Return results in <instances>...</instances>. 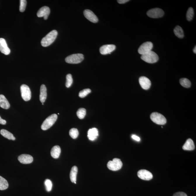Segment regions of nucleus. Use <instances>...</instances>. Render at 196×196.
Masks as SVG:
<instances>
[{"label":"nucleus","mask_w":196,"mask_h":196,"mask_svg":"<svg viewBox=\"0 0 196 196\" xmlns=\"http://www.w3.org/2000/svg\"><path fill=\"white\" fill-rule=\"evenodd\" d=\"M0 107L5 110H7L10 107L9 103L5 97L2 95H0Z\"/></svg>","instance_id":"412c9836"},{"label":"nucleus","mask_w":196,"mask_h":196,"mask_svg":"<svg viewBox=\"0 0 196 196\" xmlns=\"http://www.w3.org/2000/svg\"><path fill=\"white\" fill-rule=\"evenodd\" d=\"M147 14L149 17L158 18L162 17L164 14V12L161 9L157 8L149 10L148 11Z\"/></svg>","instance_id":"1a4fd4ad"},{"label":"nucleus","mask_w":196,"mask_h":196,"mask_svg":"<svg viewBox=\"0 0 196 196\" xmlns=\"http://www.w3.org/2000/svg\"><path fill=\"white\" fill-rule=\"evenodd\" d=\"M179 81L180 84L184 87L188 88L190 87L191 86V82L186 78L181 79Z\"/></svg>","instance_id":"a878e982"},{"label":"nucleus","mask_w":196,"mask_h":196,"mask_svg":"<svg viewBox=\"0 0 196 196\" xmlns=\"http://www.w3.org/2000/svg\"><path fill=\"white\" fill-rule=\"evenodd\" d=\"M193 52L194 53H196V46H195V47H194V48L193 49Z\"/></svg>","instance_id":"4c0bfd02"},{"label":"nucleus","mask_w":196,"mask_h":196,"mask_svg":"<svg viewBox=\"0 0 196 196\" xmlns=\"http://www.w3.org/2000/svg\"><path fill=\"white\" fill-rule=\"evenodd\" d=\"M175 35L179 38H183L184 36L183 30L180 26L177 25L174 30Z\"/></svg>","instance_id":"b1692460"},{"label":"nucleus","mask_w":196,"mask_h":196,"mask_svg":"<svg viewBox=\"0 0 196 196\" xmlns=\"http://www.w3.org/2000/svg\"><path fill=\"white\" fill-rule=\"evenodd\" d=\"M194 15V11L192 7H190L188 9L186 14V18L188 20L191 21L192 20Z\"/></svg>","instance_id":"cd10ccee"},{"label":"nucleus","mask_w":196,"mask_h":196,"mask_svg":"<svg viewBox=\"0 0 196 196\" xmlns=\"http://www.w3.org/2000/svg\"><path fill=\"white\" fill-rule=\"evenodd\" d=\"M78 172L77 167L76 166H74L71 169L70 174V178L71 181L73 183L76 184V178Z\"/></svg>","instance_id":"4be33fe9"},{"label":"nucleus","mask_w":196,"mask_h":196,"mask_svg":"<svg viewBox=\"0 0 196 196\" xmlns=\"http://www.w3.org/2000/svg\"><path fill=\"white\" fill-rule=\"evenodd\" d=\"M98 136V129L96 128H93L89 130L88 132V137L89 140L94 141Z\"/></svg>","instance_id":"f3484780"},{"label":"nucleus","mask_w":196,"mask_h":196,"mask_svg":"<svg viewBox=\"0 0 196 196\" xmlns=\"http://www.w3.org/2000/svg\"><path fill=\"white\" fill-rule=\"evenodd\" d=\"M8 187V184L6 180L0 176V190H4Z\"/></svg>","instance_id":"393cba45"},{"label":"nucleus","mask_w":196,"mask_h":196,"mask_svg":"<svg viewBox=\"0 0 196 196\" xmlns=\"http://www.w3.org/2000/svg\"><path fill=\"white\" fill-rule=\"evenodd\" d=\"M131 138L133 139V140L136 141H140V137L135 135H133L131 136Z\"/></svg>","instance_id":"f704fd0d"},{"label":"nucleus","mask_w":196,"mask_h":196,"mask_svg":"<svg viewBox=\"0 0 196 196\" xmlns=\"http://www.w3.org/2000/svg\"><path fill=\"white\" fill-rule=\"evenodd\" d=\"M58 33L56 30L51 31L46 36L42 39L41 41L42 46L47 47L50 46L55 41L57 37Z\"/></svg>","instance_id":"f257e3e1"},{"label":"nucleus","mask_w":196,"mask_h":196,"mask_svg":"<svg viewBox=\"0 0 196 196\" xmlns=\"http://www.w3.org/2000/svg\"><path fill=\"white\" fill-rule=\"evenodd\" d=\"M138 177L143 180L149 181L152 178L153 176L151 172L146 170H141L138 172Z\"/></svg>","instance_id":"9d476101"},{"label":"nucleus","mask_w":196,"mask_h":196,"mask_svg":"<svg viewBox=\"0 0 196 196\" xmlns=\"http://www.w3.org/2000/svg\"><path fill=\"white\" fill-rule=\"evenodd\" d=\"M50 13V10L47 6L42 7L37 12V15L38 17H44V20H47Z\"/></svg>","instance_id":"ddd939ff"},{"label":"nucleus","mask_w":196,"mask_h":196,"mask_svg":"<svg viewBox=\"0 0 196 196\" xmlns=\"http://www.w3.org/2000/svg\"><path fill=\"white\" fill-rule=\"evenodd\" d=\"M84 59V55L81 53L74 54L67 56L65 58L66 62L68 63L76 64L79 63Z\"/></svg>","instance_id":"20e7f679"},{"label":"nucleus","mask_w":196,"mask_h":196,"mask_svg":"<svg viewBox=\"0 0 196 196\" xmlns=\"http://www.w3.org/2000/svg\"><path fill=\"white\" fill-rule=\"evenodd\" d=\"M61 149L59 146L56 145L52 148L51 151V156L55 159L59 158L61 153Z\"/></svg>","instance_id":"aec40b11"},{"label":"nucleus","mask_w":196,"mask_h":196,"mask_svg":"<svg viewBox=\"0 0 196 196\" xmlns=\"http://www.w3.org/2000/svg\"><path fill=\"white\" fill-rule=\"evenodd\" d=\"M173 196H188L185 192H179L174 194Z\"/></svg>","instance_id":"72a5a7b5"},{"label":"nucleus","mask_w":196,"mask_h":196,"mask_svg":"<svg viewBox=\"0 0 196 196\" xmlns=\"http://www.w3.org/2000/svg\"><path fill=\"white\" fill-rule=\"evenodd\" d=\"M18 159L22 164H30L33 161V158L31 155L23 154L19 156Z\"/></svg>","instance_id":"dca6fc26"},{"label":"nucleus","mask_w":196,"mask_h":196,"mask_svg":"<svg viewBox=\"0 0 196 196\" xmlns=\"http://www.w3.org/2000/svg\"><path fill=\"white\" fill-rule=\"evenodd\" d=\"M0 51L5 55L9 54L11 52L7 46L6 42L4 38H0Z\"/></svg>","instance_id":"2eb2a0df"},{"label":"nucleus","mask_w":196,"mask_h":196,"mask_svg":"<svg viewBox=\"0 0 196 196\" xmlns=\"http://www.w3.org/2000/svg\"><path fill=\"white\" fill-rule=\"evenodd\" d=\"M150 119L152 122L158 125H164L167 122L165 117L158 112L152 113L151 115Z\"/></svg>","instance_id":"423d86ee"},{"label":"nucleus","mask_w":196,"mask_h":196,"mask_svg":"<svg viewBox=\"0 0 196 196\" xmlns=\"http://www.w3.org/2000/svg\"><path fill=\"white\" fill-rule=\"evenodd\" d=\"M91 90L89 89H85L81 91L79 93V96L81 98H84L87 95L90 93Z\"/></svg>","instance_id":"7c9ffc66"},{"label":"nucleus","mask_w":196,"mask_h":196,"mask_svg":"<svg viewBox=\"0 0 196 196\" xmlns=\"http://www.w3.org/2000/svg\"><path fill=\"white\" fill-rule=\"evenodd\" d=\"M57 119V115L55 114L50 115L43 123L41 126V129L43 131L48 129L55 124Z\"/></svg>","instance_id":"f03ea898"},{"label":"nucleus","mask_w":196,"mask_h":196,"mask_svg":"<svg viewBox=\"0 0 196 196\" xmlns=\"http://www.w3.org/2000/svg\"><path fill=\"white\" fill-rule=\"evenodd\" d=\"M42 105H44V104H43V103H42Z\"/></svg>","instance_id":"58836bf2"},{"label":"nucleus","mask_w":196,"mask_h":196,"mask_svg":"<svg viewBox=\"0 0 196 196\" xmlns=\"http://www.w3.org/2000/svg\"><path fill=\"white\" fill-rule=\"evenodd\" d=\"M69 134L72 138L74 139L78 137L79 132L77 129L72 128L70 130Z\"/></svg>","instance_id":"c85d7f7f"},{"label":"nucleus","mask_w":196,"mask_h":196,"mask_svg":"<svg viewBox=\"0 0 196 196\" xmlns=\"http://www.w3.org/2000/svg\"><path fill=\"white\" fill-rule=\"evenodd\" d=\"M45 185L46 190L48 192L51 191L52 190V183L51 181L48 179H46L45 181Z\"/></svg>","instance_id":"2f4dec72"},{"label":"nucleus","mask_w":196,"mask_h":196,"mask_svg":"<svg viewBox=\"0 0 196 196\" xmlns=\"http://www.w3.org/2000/svg\"><path fill=\"white\" fill-rule=\"evenodd\" d=\"M72 76L70 74H68L66 76V82L65 86L67 88H70L72 85L73 83Z\"/></svg>","instance_id":"c756f323"},{"label":"nucleus","mask_w":196,"mask_h":196,"mask_svg":"<svg viewBox=\"0 0 196 196\" xmlns=\"http://www.w3.org/2000/svg\"><path fill=\"white\" fill-rule=\"evenodd\" d=\"M140 86L143 89L147 90L150 87L151 82L150 80L145 76L141 77L139 79Z\"/></svg>","instance_id":"4468645a"},{"label":"nucleus","mask_w":196,"mask_h":196,"mask_svg":"<svg viewBox=\"0 0 196 196\" xmlns=\"http://www.w3.org/2000/svg\"><path fill=\"white\" fill-rule=\"evenodd\" d=\"M122 163L121 160L118 158H114L112 161L108 162L107 167L112 171H116L120 170L122 166Z\"/></svg>","instance_id":"39448f33"},{"label":"nucleus","mask_w":196,"mask_h":196,"mask_svg":"<svg viewBox=\"0 0 196 196\" xmlns=\"http://www.w3.org/2000/svg\"><path fill=\"white\" fill-rule=\"evenodd\" d=\"M153 48V44L151 42L147 41L143 43L139 48L138 52L140 54H145L152 51Z\"/></svg>","instance_id":"6e6552de"},{"label":"nucleus","mask_w":196,"mask_h":196,"mask_svg":"<svg viewBox=\"0 0 196 196\" xmlns=\"http://www.w3.org/2000/svg\"><path fill=\"white\" fill-rule=\"evenodd\" d=\"M116 47L115 45L107 44L102 46L100 49V53L102 55H107L110 54L116 49Z\"/></svg>","instance_id":"9b49d317"},{"label":"nucleus","mask_w":196,"mask_h":196,"mask_svg":"<svg viewBox=\"0 0 196 196\" xmlns=\"http://www.w3.org/2000/svg\"><path fill=\"white\" fill-rule=\"evenodd\" d=\"M85 17L88 20L93 23H96L98 21V19L92 11L89 10H86L84 12Z\"/></svg>","instance_id":"f8f14e48"},{"label":"nucleus","mask_w":196,"mask_h":196,"mask_svg":"<svg viewBox=\"0 0 196 196\" xmlns=\"http://www.w3.org/2000/svg\"><path fill=\"white\" fill-rule=\"evenodd\" d=\"M141 59L146 62L152 64L157 62L159 57L155 52L151 51L145 54L142 55Z\"/></svg>","instance_id":"7ed1b4c3"},{"label":"nucleus","mask_w":196,"mask_h":196,"mask_svg":"<svg viewBox=\"0 0 196 196\" xmlns=\"http://www.w3.org/2000/svg\"><path fill=\"white\" fill-rule=\"evenodd\" d=\"M129 1V0H119L117 1V2L119 4H124Z\"/></svg>","instance_id":"c9c22d12"},{"label":"nucleus","mask_w":196,"mask_h":196,"mask_svg":"<svg viewBox=\"0 0 196 196\" xmlns=\"http://www.w3.org/2000/svg\"><path fill=\"white\" fill-rule=\"evenodd\" d=\"M182 149L185 150H192L195 149L193 141L191 139H188L183 145Z\"/></svg>","instance_id":"6ab92c4d"},{"label":"nucleus","mask_w":196,"mask_h":196,"mask_svg":"<svg viewBox=\"0 0 196 196\" xmlns=\"http://www.w3.org/2000/svg\"><path fill=\"white\" fill-rule=\"evenodd\" d=\"M22 98L25 101H28L31 99V91L29 86L23 84L20 87Z\"/></svg>","instance_id":"0eeeda50"},{"label":"nucleus","mask_w":196,"mask_h":196,"mask_svg":"<svg viewBox=\"0 0 196 196\" xmlns=\"http://www.w3.org/2000/svg\"><path fill=\"white\" fill-rule=\"evenodd\" d=\"M6 123V121L1 119V116H0V124H1V125H5Z\"/></svg>","instance_id":"e433bc0d"},{"label":"nucleus","mask_w":196,"mask_h":196,"mask_svg":"<svg viewBox=\"0 0 196 196\" xmlns=\"http://www.w3.org/2000/svg\"><path fill=\"white\" fill-rule=\"evenodd\" d=\"M20 7L19 10L21 12H23L25 10L27 5V1L26 0H20Z\"/></svg>","instance_id":"473e14b6"},{"label":"nucleus","mask_w":196,"mask_h":196,"mask_svg":"<svg viewBox=\"0 0 196 196\" xmlns=\"http://www.w3.org/2000/svg\"><path fill=\"white\" fill-rule=\"evenodd\" d=\"M0 133H1V135L6 138L8 139V140H15V138L13 136V134L7 130L1 129L0 131Z\"/></svg>","instance_id":"5701e85b"},{"label":"nucleus","mask_w":196,"mask_h":196,"mask_svg":"<svg viewBox=\"0 0 196 196\" xmlns=\"http://www.w3.org/2000/svg\"><path fill=\"white\" fill-rule=\"evenodd\" d=\"M86 114V109L83 108L79 109L77 112V115L79 119H83L85 117Z\"/></svg>","instance_id":"bb28decb"},{"label":"nucleus","mask_w":196,"mask_h":196,"mask_svg":"<svg viewBox=\"0 0 196 196\" xmlns=\"http://www.w3.org/2000/svg\"><path fill=\"white\" fill-rule=\"evenodd\" d=\"M47 97V90L45 85H42L40 89V100L42 103L45 101Z\"/></svg>","instance_id":"a211bd4d"}]
</instances>
